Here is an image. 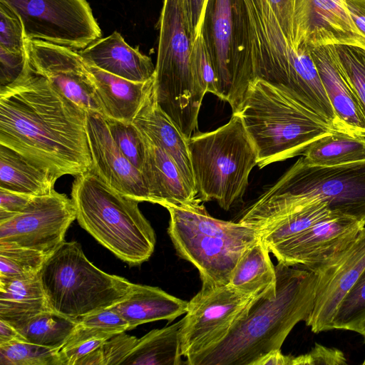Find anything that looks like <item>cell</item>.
I'll use <instances>...</instances> for the list:
<instances>
[{
    "mask_svg": "<svg viewBox=\"0 0 365 365\" xmlns=\"http://www.w3.org/2000/svg\"><path fill=\"white\" fill-rule=\"evenodd\" d=\"M86 112L26 61L15 81L0 87V144L58 179L77 177L93 168Z\"/></svg>",
    "mask_w": 365,
    "mask_h": 365,
    "instance_id": "6da1fadb",
    "label": "cell"
},
{
    "mask_svg": "<svg viewBox=\"0 0 365 365\" xmlns=\"http://www.w3.org/2000/svg\"><path fill=\"white\" fill-rule=\"evenodd\" d=\"M275 289L258 295L220 342L187 360L189 365H254L281 347L313 310L317 274L300 266H275Z\"/></svg>",
    "mask_w": 365,
    "mask_h": 365,
    "instance_id": "7a4b0ae2",
    "label": "cell"
},
{
    "mask_svg": "<svg viewBox=\"0 0 365 365\" xmlns=\"http://www.w3.org/2000/svg\"><path fill=\"white\" fill-rule=\"evenodd\" d=\"M315 199L365 225V160L326 167L310 165L302 157L239 222L259 230Z\"/></svg>",
    "mask_w": 365,
    "mask_h": 365,
    "instance_id": "3957f363",
    "label": "cell"
},
{
    "mask_svg": "<svg viewBox=\"0 0 365 365\" xmlns=\"http://www.w3.org/2000/svg\"><path fill=\"white\" fill-rule=\"evenodd\" d=\"M236 113L255 146L260 169L302 155L312 142L337 131L317 113L259 78L250 82Z\"/></svg>",
    "mask_w": 365,
    "mask_h": 365,
    "instance_id": "277c9868",
    "label": "cell"
},
{
    "mask_svg": "<svg viewBox=\"0 0 365 365\" xmlns=\"http://www.w3.org/2000/svg\"><path fill=\"white\" fill-rule=\"evenodd\" d=\"M78 224L130 266L151 257L156 242L140 202L113 189L92 170L76 178L71 189Z\"/></svg>",
    "mask_w": 365,
    "mask_h": 365,
    "instance_id": "5b68a950",
    "label": "cell"
},
{
    "mask_svg": "<svg viewBox=\"0 0 365 365\" xmlns=\"http://www.w3.org/2000/svg\"><path fill=\"white\" fill-rule=\"evenodd\" d=\"M166 209L176 253L197 268L202 285L228 284L241 257L261 239L255 228L212 217L202 202Z\"/></svg>",
    "mask_w": 365,
    "mask_h": 365,
    "instance_id": "8992f818",
    "label": "cell"
},
{
    "mask_svg": "<svg viewBox=\"0 0 365 365\" xmlns=\"http://www.w3.org/2000/svg\"><path fill=\"white\" fill-rule=\"evenodd\" d=\"M187 145L198 198L215 200L229 210L243 196L257 164V150L240 115L232 113L213 131L195 133Z\"/></svg>",
    "mask_w": 365,
    "mask_h": 365,
    "instance_id": "52a82bcc",
    "label": "cell"
},
{
    "mask_svg": "<svg viewBox=\"0 0 365 365\" xmlns=\"http://www.w3.org/2000/svg\"><path fill=\"white\" fill-rule=\"evenodd\" d=\"M39 277L49 309L74 320L115 305L133 284L96 267L74 241H64L47 257Z\"/></svg>",
    "mask_w": 365,
    "mask_h": 365,
    "instance_id": "ba28073f",
    "label": "cell"
},
{
    "mask_svg": "<svg viewBox=\"0 0 365 365\" xmlns=\"http://www.w3.org/2000/svg\"><path fill=\"white\" fill-rule=\"evenodd\" d=\"M153 91L156 101L187 140L197 128L205 93L191 71V38L179 0H164L159 21Z\"/></svg>",
    "mask_w": 365,
    "mask_h": 365,
    "instance_id": "9c48e42d",
    "label": "cell"
},
{
    "mask_svg": "<svg viewBox=\"0 0 365 365\" xmlns=\"http://www.w3.org/2000/svg\"><path fill=\"white\" fill-rule=\"evenodd\" d=\"M257 296L242 293L230 284L202 285L188 302L182 318V356L189 360L223 340Z\"/></svg>",
    "mask_w": 365,
    "mask_h": 365,
    "instance_id": "30bf717a",
    "label": "cell"
},
{
    "mask_svg": "<svg viewBox=\"0 0 365 365\" xmlns=\"http://www.w3.org/2000/svg\"><path fill=\"white\" fill-rule=\"evenodd\" d=\"M19 16L26 39L80 51L102 36L86 0H0Z\"/></svg>",
    "mask_w": 365,
    "mask_h": 365,
    "instance_id": "8fae6325",
    "label": "cell"
},
{
    "mask_svg": "<svg viewBox=\"0 0 365 365\" xmlns=\"http://www.w3.org/2000/svg\"><path fill=\"white\" fill-rule=\"evenodd\" d=\"M75 220L73 202L65 194L54 190L34 196L21 212L0 222V246L31 249L49 256L65 241Z\"/></svg>",
    "mask_w": 365,
    "mask_h": 365,
    "instance_id": "7c38bea8",
    "label": "cell"
},
{
    "mask_svg": "<svg viewBox=\"0 0 365 365\" xmlns=\"http://www.w3.org/2000/svg\"><path fill=\"white\" fill-rule=\"evenodd\" d=\"M364 226L352 217L332 212L269 250L278 262L300 266L318 274L346 250Z\"/></svg>",
    "mask_w": 365,
    "mask_h": 365,
    "instance_id": "4fadbf2b",
    "label": "cell"
},
{
    "mask_svg": "<svg viewBox=\"0 0 365 365\" xmlns=\"http://www.w3.org/2000/svg\"><path fill=\"white\" fill-rule=\"evenodd\" d=\"M25 51L28 63L34 71L84 110L103 113L91 75L78 51L26 38Z\"/></svg>",
    "mask_w": 365,
    "mask_h": 365,
    "instance_id": "5bb4252c",
    "label": "cell"
},
{
    "mask_svg": "<svg viewBox=\"0 0 365 365\" xmlns=\"http://www.w3.org/2000/svg\"><path fill=\"white\" fill-rule=\"evenodd\" d=\"M297 48L348 45L365 49V36L354 24L345 0H294Z\"/></svg>",
    "mask_w": 365,
    "mask_h": 365,
    "instance_id": "9a60e30c",
    "label": "cell"
},
{
    "mask_svg": "<svg viewBox=\"0 0 365 365\" xmlns=\"http://www.w3.org/2000/svg\"><path fill=\"white\" fill-rule=\"evenodd\" d=\"M86 131L93 162L92 171L120 193L138 202H149L141 172L114 141L104 116L86 110Z\"/></svg>",
    "mask_w": 365,
    "mask_h": 365,
    "instance_id": "2e32d148",
    "label": "cell"
},
{
    "mask_svg": "<svg viewBox=\"0 0 365 365\" xmlns=\"http://www.w3.org/2000/svg\"><path fill=\"white\" fill-rule=\"evenodd\" d=\"M365 268V226L333 263L317 274L313 310L306 322L314 333L332 329L339 304Z\"/></svg>",
    "mask_w": 365,
    "mask_h": 365,
    "instance_id": "e0dca14e",
    "label": "cell"
},
{
    "mask_svg": "<svg viewBox=\"0 0 365 365\" xmlns=\"http://www.w3.org/2000/svg\"><path fill=\"white\" fill-rule=\"evenodd\" d=\"M340 132L365 138V118L336 57L335 45L308 47Z\"/></svg>",
    "mask_w": 365,
    "mask_h": 365,
    "instance_id": "ac0fdd59",
    "label": "cell"
},
{
    "mask_svg": "<svg viewBox=\"0 0 365 365\" xmlns=\"http://www.w3.org/2000/svg\"><path fill=\"white\" fill-rule=\"evenodd\" d=\"M141 134L145 155L140 172L148 191L149 202L165 208L191 206L201 202L197 192L187 185L170 156Z\"/></svg>",
    "mask_w": 365,
    "mask_h": 365,
    "instance_id": "d6986e66",
    "label": "cell"
},
{
    "mask_svg": "<svg viewBox=\"0 0 365 365\" xmlns=\"http://www.w3.org/2000/svg\"><path fill=\"white\" fill-rule=\"evenodd\" d=\"M78 52L86 62L131 81L146 82L155 76V66L151 58L128 44L118 31L93 41Z\"/></svg>",
    "mask_w": 365,
    "mask_h": 365,
    "instance_id": "ffe728a7",
    "label": "cell"
},
{
    "mask_svg": "<svg viewBox=\"0 0 365 365\" xmlns=\"http://www.w3.org/2000/svg\"><path fill=\"white\" fill-rule=\"evenodd\" d=\"M133 125L174 160L187 185L195 191V180L187 140L158 104L153 89L135 117Z\"/></svg>",
    "mask_w": 365,
    "mask_h": 365,
    "instance_id": "44dd1931",
    "label": "cell"
},
{
    "mask_svg": "<svg viewBox=\"0 0 365 365\" xmlns=\"http://www.w3.org/2000/svg\"><path fill=\"white\" fill-rule=\"evenodd\" d=\"M85 63L91 75L103 115L133 123L153 89L154 78L146 82H134L101 70L86 61Z\"/></svg>",
    "mask_w": 365,
    "mask_h": 365,
    "instance_id": "7402d4cb",
    "label": "cell"
},
{
    "mask_svg": "<svg viewBox=\"0 0 365 365\" xmlns=\"http://www.w3.org/2000/svg\"><path fill=\"white\" fill-rule=\"evenodd\" d=\"M202 31L217 76V96L230 103L233 32L231 0H208Z\"/></svg>",
    "mask_w": 365,
    "mask_h": 365,
    "instance_id": "603a6c76",
    "label": "cell"
},
{
    "mask_svg": "<svg viewBox=\"0 0 365 365\" xmlns=\"http://www.w3.org/2000/svg\"><path fill=\"white\" fill-rule=\"evenodd\" d=\"M188 302L158 287L132 284L128 295L112 307L128 322L129 330L148 322H172L185 314Z\"/></svg>",
    "mask_w": 365,
    "mask_h": 365,
    "instance_id": "cb8c5ba5",
    "label": "cell"
},
{
    "mask_svg": "<svg viewBox=\"0 0 365 365\" xmlns=\"http://www.w3.org/2000/svg\"><path fill=\"white\" fill-rule=\"evenodd\" d=\"M48 310L39 274L31 277L0 279V319L14 326Z\"/></svg>",
    "mask_w": 365,
    "mask_h": 365,
    "instance_id": "d4e9b609",
    "label": "cell"
},
{
    "mask_svg": "<svg viewBox=\"0 0 365 365\" xmlns=\"http://www.w3.org/2000/svg\"><path fill=\"white\" fill-rule=\"evenodd\" d=\"M58 178L0 144V188L31 196L48 195Z\"/></svg>",
    "mask_w": 365,
    "mask_h": 365,
    "instance_id": "484cf974",
    "label": "cell"
},
{
    "mask_svg": "<svg viewBox=\"0 0 365 365\" xmlns=\"http://www.w3.org/2000/svg\"><path fill=\"white\" fill-rule=\"evenodd\" d=\"M183 319L173 324L153 329L138 341L122 364L180 365V330Z\"/></svg>",
    "mask_w": 365,
    "mask_h": 365,
    "instance_id": "4316f807",
    "label": "cell"
},
{
    "mask_svg": "<svg viewBox=\"0 0 365 365\" xmlns=\"http://www.w3.org/2000/svg\"><path fill=\"white\" fill-rule=\"evenodd\" d=\"M269 252L262 240H259L241 257L229 284L242 293L255 296L275 289L277 273Z\"/></svg>",
    "mask_w": 365,
    "mask_h": 365,
    "instance_id": "83f0119b",
    "label": "cell"
},
{
    "mask_svg": "<svg viewBox=\"0 0 365 365\" xmlns=\"http://www.w3.org/2000/svg\"><path fill=\"white\" fill-rule=\"evenodd\" d=\"M317 166H335L365 160V138L334 131L312 142L302 155Z\"/></svg>",
    "mask_w": 365,
    "mask_h": 365,
    "instance_id": "f1b7e54d",
    "label": "cell"
},
{
    "mask_svg": "<svg viewBox=\"0 0 365 365\" xmlns=\"http://www.w3.org/2000/svg\"><path fill=\"white\" fill-rule=\"evenodd\" d=\"M78 322V320L48 310L13 327L26 341L60 350L72 336Z\"/></svg>",
    "mask_w": 365,
    "mask_h": 365,
    "instance_id": "f546056e",
    "label": "cell"
},
{
    "mask_svg": "<svg viewBox=\"0 0 365 365\" xmlns=\"http://www.w3.org/2000/svg\"><path fill=\"white\" fill-rule=\"evenodd\" d=\"M332 212L326 202L314 200L259 230L261 239L270 248L311 227Z\"/></svg>",
    "mask_w": 365,
    "mask_h": 365,
    "instance_id": "4dcf8cb0",
    "label": "cell"
},
{
    "mask_svg": "<svg viewBox=\"0 0 365 365\" xmlns=\"http://www.w3.org/2000/svg\"><path fill=\"white\" fill-rule=\"evenodd\" d=\"M48 257L31 249L0 246V279L34 277Z\"/></svg>",
    "mask_w": 365,
    "mask_h": 365,
    "instance_id": "1f68e13d",
    "label": "cell"
},
{
    "mask_svg": "<svg viewBox=\"0 0 365 365\" xmlns=\"http://www.w3.org/2000/svg\"><path fill=\"white\" fill-rule=\"evenodd\" d=\"M58 351L16 339L0 344V365H59Z\"/></svg>",
    "mask_w": 365,
    "mask_h": 365,
    "instance_id": "d6a6232c",
    "label": "cell"
},
{
    "mask_svg": "<svg viewBox=\"0 0 365 365\" xmlns=\"http://www.w3.org/2000/svg\"><path fill=\"white\" fill-rule=\"evenodd\" d=\"M335 49L339 65L365 118V49L348 45H335Z\"/></svg>",
    "mask_w": 365,
    "mask_h": 365,
    "instance_id": "836d02e7",
    "label": "cell"
},
{
    "mask_svg": "<svg viewBox=\"0 0 365 365\" xmlns=\"http://www.w3.org/2000/svg\"><path fill=\"white\" fill-rule=\"evenodd\" d=\"M365 317V268L338 306L332 329L349 330Z\"/></svg>",
    "mask_w": 365,
    "mask_h": 365,
    "instance_id": "e575fe53",
    "label": "cell"
},
{
    "mask_svg": "<svg viewBox=\"0 0 365 365\" xmlns=\"http://www.w3.org/2000/svg\"><path fill=\"white\" fill-rule=\"evenodd\" d=\"M190 63L192 74L202 91L217 96V76L202 31L192 43Z\"/></svg>",
    "mask_w": 365,
    "mask_h": 365,
    "instance_id": "d590c367",
    "label": "cell"
},
{
    "mask_svg": "<svg viewBox=\"0 0 365 365\" xmlns=\"http://www.w3.org/2000/svg\"><path fill=\"white\" fill-rule=\"evenodd\" d=\"M104 118L117 145L130 163L140 171L145 155V145L140 131L133 123Z\"/></svg>",
    "mask_w": 365,
    "mask_h": 365,
    "instance_id": "8d00e7d4",
    "label": "cell"
},
{
    "mask_svg": "<svg viewBox=\"0 0 365 365\" xmlns=\"http://www.w3.org/2000/svg\"><path fill=\"white\" fill-rule=\"evenodd\" d=\"M23 23L16 11L0 1V47L11 52L25 51Z\"/></svg>",
    "mask_w": 365,
    "mask_h": 365,
    "instance_id": "74e56055",
    "label": "cell"
},
{
    "mask_svg": "<svg viewBox=\"0 0 365 365\" xmlns=\"http://www.w3.org/2000/svg\"><path fill=\"white\" fill-rule=\"evenodd\" d=\"M78 325L109 336L129 330L126 320L112 307L81 317L78 319Z\"/></svg>",
    "mask_w": 365,
    "mask_h": 365,
    "instance_id": "f35d334b",
    "label": "cell"
},
{
    "mask_svg": "<svg viewBox=\"0 0 365 365\" xmlns=\"http://www.w3.org/2000/svg\"><path fill=\"white\" fill-rule=\"evenodd\" d=\"M138 338L125 331L113 334L101 345L103 365H119L135 347Z\"/></svg>",
    "mask_w": 365,
    "mask_h": 365,
    "instance_id": "ab89813d",
    "label": "cell"
},
{
    "mask_svg": "<svg viewBox=\"0 0 365 365\" xmlns=\"http://www.w3.org/2000/svg\"><path fill=\"white\" fill-rule=\"evenodd\" d=\"M185 24L192 42L202 30L208 0H179Z\"/></svg>",
    "mask_w": 365,
    "mask_h": 365,
    "instance_id": "60d3db41",
    "label": "cell"
},
{
    "mask_svg": "<svg viewBox=\"0 0 365 365\" xmlns=\"http://www.w3.org/2000/svg\"><path fill=\"white\" fill-rule=\"evenodd\" d=\"M26 61V51L16 53L0 47V87L15 81L23 72Z\"/></svg>",
    "mask_w": 365,
    "mask_h": 365,
    "instance_id": "b9f144b4",
    "label": "cell"
},
{
    "mask_svg": "<svg viewBox=\"0 0 365 365\" xmlns=\"http://www.w3.org/2000/svg\"><path fill=\"white\" fill-rule=\"evenodd\" d=\"M344 354L336 349L325 347L316 344L307 354L295 356L294 365L346 364Z\"/></svg>",
    "mask_w": 365,
    "mask_h": 365,
    "instance_id": "7bdbcfd3",
    "label": "cell"
},
{
    "mask_svg": "<svg viewBox=\"0 0 365 365\" xmlns=\"http://www.w3.org/2000/svg\"><path fill=\"white\" fill-rule=\"evenodd\" d=\"M33 197L0 188V222L21 212Z\"/></svg>",
    "mask_w": 365,
    "mask_h": 365,
    "instance_id": "ee69618b",
    "label": "cell"
},
{
    "mask_svg": "<svg viewBox=\"0 0 365 365\" xmlns=\"http://www.w3.org/2000/svg\"><path fill=\"white\" fill-rule=\"evenodd\" d=\"M351 19L365 36V0H345Z\"/></svg>",
    "mask_w": 365,
    "mask_h": 365,
    "instance_id": "f6af8a7d",
    "label": "cell"
},
{
    "mask_svg": "<svg viewBox=\"0 0 365 365\" xmlns=\"http://www.w3.org/2000/svg\"><path fill=\"white\" fill-rule=\"evenodd\" d=\"M254 365H294V356L283 354L281 349L274 350L260 358Z\"/></svg>",
    "mask_w": 365,
    "mask_h": 365,
    "instance_id": "bcb514c9",
    "label": "cell"
},
{
    "mask_svg": "<svg viewBox=\"0 0 365 365\" xmlns=\"http://www.w3.org/2000/svg\"><path fill=\"white\" fill-rule=\"evenodd\" d=\"M16 339L24 340L14 327L0 319V344H4Z\"/></svg>",
    "mask_w": 365,
    "mask_h": 365,
    "instance_id": "7dc6e473",
    "label": "cell"
},
{
    "mask_svg": "<svg viewBox=\"0 0 365 365\" xmlns=\"http://www.w3.org/2000/svg\"><path fill=\"white\" fill-rule=\"evenodd\" d=\"M350 331H356L363 336L365 341V317L354 326Z\"/></svg>",
    "mask_w": 365,
    "mask_h": 365,
    "instance_id": "c3c4849f",
    "label": "cell"
}]
</instances>
